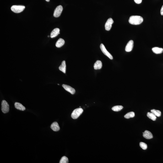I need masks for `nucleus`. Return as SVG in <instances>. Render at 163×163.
<instances>
[{"mask_svg":"<svg viewBox=\"0 0 163 163\" xmlns=\"http://www.w3.org/2000/svg\"><path fill=\"white\" fill-rule=\"evenodd\" d=\"M143 21V19L142 17L138 16H132L130 17L129 22L133 25H139Z\"/></svg>","mask_w":163,"mask_h":163,"instance_id":"f257e3e1","label":"nucleus"},{"mask_svg":"<svg viewBox=\"0 0 163 163\" xmlns=\"http://www.w3.org/2000/svg\"><path fill=\"white\" fill-rule=\"evenodd\" d=\"M83 111V109L81 108L76 109L72 112L71 116L73 119H76L82 114Z\"/></svg>","mask_w":163,"mask_h":163,"instance_id":"f03ea898","label":"nucleus"},{"mask_svg":"<svg viewBox=\"0 0 163 163\" xmlns=\"http://www.w3.org/2000/svg\"><path fill=\"white\" fill-rule=\"evenodd\" d=\"M25 8L24 6L14 5L11 7V9L15 13H19L23 12Z\"/></svg>","mask_w":163,"mask_h":163,"instance_id":"7ed1b4c3","label":"nucleus"},{"mask_svg":"<svg viewBox=\"0 0 163 163\" xmlns=\"http://www.w3.org/2000/svg\"><path fill=\"white\" fill-rule=\"evenodd\" d=\"M1 109L4 113H7L9 111V105L5 100H3L2 101Z\"/></svg>","mask_w":163,"mask_h":163,"instance_id":"20e7f679","label":"nucleus"},{"mask_svg":"<svg viewBox=\"0 0 163 163\" xmlns=\"http://www.w3.org/2000/svg\"><path fill=\"white\" fill-rule=\"evenodd\" d=\"M100 48L101 51H102L103 53L104 54L108 57L111 60L113 59V57L112 55L107 51L103 44H101L100 45Z\"/></svg>","mask_w":163,"mask_h":163,"instance_id":"39448f33","label":"nucleus"},{"mask_svg":"<svg viewBox=\"0 0 163 163\" xmlns=\"http://www.w3.org/2000/svg\"><path fill=\"white\" fill-rule=\"evenodd\" d=\"M63 10V8L62 6H59L56 7L55 9L54 13V16L55 17H58L61 16L62 11Z\"/></svg>","mask_w":163,"mask_h":163,"instance_id":"423d86ee","label":"nucleus"},{"mask_svg":"<svg viewBox=\"0 0 163 163\" xmlns=\"http://www.w3.org/2000/svg\"><path fill=\"white\" fill-rule=\"evenodd\" d=\"M114 23V21L112 18H110L108 19L105 23V30L109 31L111 29L112 25Z\"/></svg>","mask_w":163,"mask_h":163,"instance_id":"0eeeda50","label":"nucleus"},{"mask_svg":"<svg viewBox=\"0 0 163 163\" xmlns=\"http://www.w3.org/2000/svg\"><path fill=\"white\" fill-rule=\"evenodd\" d=\"M133 41L131 40L128 42L125 48V50L127 52H130L133 48Z\"/></svg>","mask_w":163,"mask_h":163,"instance_id":"6e6552de","label":"nucleus"},{"mask_svg":"<svg viewBox=\"0 0 163 163\" xmlns=\"http://www.w3.org/2000/svg\"><path fill=\"white\" fill-rule=\"evenodd\" d=\"M62 86L64 88L65 90L70 93L71 94H74L75 93V89L69 85L63 84L62 85Z\"/></svg>","mask_w":163,"mask_h":163,"instance_id":"1a4fd4ad","label":"nucleus"},{"mask_svg":"<svg viewBox=\"0 0 163 163\" xmlns=\"http://www.w3.org/2000/svg\"><path fill=\"white\" fill-rule=\"evenodd\" d=\"M143 136L147 139H151L153 138V134L151 132L147 130H146L143 132Z\"/></svg>","mask_w":163,"mask_h":163,"instance_id":"9d476101","label":"nucleus"},{"mask_svg":"<svg viewBox=\"0 0 163 163\" xmlns=\"http://www.w3.org/2000/svg\"><path fill=\"white\" fill-rule=\"evenodd\" d=\"M51 127L53 130L54 132H57L59 131L60 127L59 125L57 122H54L51 124Z\"/></svg>","mask_w":163,"mask_h":163,"instance_id":"9b49d317","label":"nucleus"},{"mask_svg":"<svg viewBox=\"0 0 163 163\" xmlns=\"http://www.w3.org/2000/svg\"><path fill=\"white\" fill-rule=\"evenodd\" d=\"M60 30L58 28H56L54 29L51 32V37L53 38L55 37L60 34Z\"/></svg>","mask_w":163,"mask_h":163,"instance_id":"f8f14e48","label":"nucleus"},{"mask_svg":"<svg viewBox=\"0 0 163 163\" xmlns=\"http://www.w3.org/2000/svg\"><path fill=\"white\" fill-rule=\"evenodd\" d=\"M15 106L16 109L21 111H24L25 110V108L20 103L16 102L15 104Z\"/></svg>","mask_w":163,"mask_h":163,"instance_id":"ddd939ff","label":"nucleus"},{"mask_svg":"<svg viewBox=\"0 0 163 163\" xmlns=\"http://www.w3.org/2000/svg\"><path fill=\"white\" fill-rule=\"evenodd\" d=\"M102 63L101 61H97L94 64V67L95 70L101 69L102 68Z\"/></svg>","mask_w":163,"mask_h":163,"instance_id":"4468645a","label":"nucleus"},{"mask_svg":"<svg viewBox=\"0 0 163 163\" xmlns=\"http://www.w3.org/2000/svg\"><path fill=\"white\" fill-rule=\"evenodd\" d=\"M66 62L65 61H63L62 62L61 65L59 67V69L64 73H66Z\"/></svg>","mask_w":163,"mask_h":163,"instance_id":"2eb2a0df","label":"nucleus"},{"mask_svg":"<svg viewBox=\"0 0 163 163\" xmlns=\"http://www.w3.org/2000/svg\"><path fill=\"white\" fill-rule=\"evenodd\" d=\"M65 44L64 40L62 39H59L56 44V47L58 48L61 47L64 45Z\"/></svg>","mask_w":163,"mask_h":163,"instance_id":"dca6fc26","label":"nucleus"},{"mask_svg":"<svg viewBox=\"0 0 163 163\" xmlns=\"http://www.w3.org/2000/svg\"><path fill=\"white\" fill-rule=\"evenodd\" d=\"M153 52L154 53L158 54L162 53L163 52V49L158 47H154L152 49Z\"/></svg>","mask_w":163,"mask_h":163,"instance_id":"f3484780","label":"nucleus"},{"mask_svg":"<svg viewBox=\"0 0 163 163\" xmlns=\"http://www.w3.org/2000/svg\"><path fill=\"white\" fill-rule=\"evenodd\" d=\"M147 116L148 117L153 121H155L156 120V116L151 112H148L147 113Z\"/></svg>","mask_w":163,"mask_h":163,"instance_id":"a211bd4d","label":"nucleus"},{"mask_svg":"<svg viewBox=\"0 0 163 163\" xmlns=\"http://www.w3.org/2000/svg\"><path fill=\"white\" fill-rule=\"evenodd\" d=\"M151 112L158 117H160L161 116V112L159 110L153 109L151 110Z\"/></svg>","mask_w":163,"mask_h":163,"instance_id":"6ab92c4d","label":"nucleus"},{"mask_svg":"<svg viewBox=\"0 0 163 163\" xmlns=\"http://www.w3.org/2000/svg\"><path fill=\"white\" fill-rule=\"evenodd\" d=\"M123 108V106L122 105H117V106H115L113 107L112 110L114 111H118L122 110Z\"/></svg>","mask_w":163,"mask_h":163,"instance_id":"aec40b11","label":"nucleus"},{"mask_svg":"<svg viewBox=\"0 0 163 163\" xmlns=\"http://www.w3.org/2000/svg\"><path fill=\"white\" fill-rule=\"evenodd\" d=\"M135 116V113L133 112H131L128 113L125 115L124 117L126 119H129L134 117Z\"/></svg>","mask_w":163,"mask_h":163,"instance_id":"412c9836","label":"nucleus"},{"mask_svg":"<svg viewBox=\"0 0 163 163\" xmlns=\"http://www.w3.org/2000/svg\"><path fill=\"white\" fill-rule=\"evenodd\" d=\"M68 159L65 156L62 157L60 161V163H68Z\"/></svg>","mask_w":163,"mask_h":163,"instance_id":"4be33fe9","label":"nucleus"},{"mask_svg":"<svg viewBox=\"0 0 163 163\" xmlns=\"http://www.w3.org/2000/svg\"><path fill=\"white\" fill-rule=\"evenodd\" d=\"M140 146L143 150H146L147 148V145L146 143L142 142H141L140 143Z\"/></svg>","mask_w":163,"mask_h":163,"instance_id":"5701e85b","label":"nucleus"},{"mask_svg":"<svg viewBox=\"0 0 163 163\" xmlns=\"http://www.w3.org/2000/svg\"><path fill=\"white\" fill-rule=\"evenodd\" d=\"M134 1L136 3L139 4L141 3L142 0H134Z\"/></svg>","mask_w":163,"mask_h":163,"instance_id":"b1692460","label":"nucleus"},{"mask_svg":"<svg viewBox=\"0 0 163 163\" xmlns=\"http://www.w3.org/2000/svg\"><path fill=\"white\" fill-rule=\"evenodd\" d=\"M160 13H161V15H163V5L162 7L161 10H160Z\"/></svg>","mask_w":163,"mask_h":163,"instance_id":"393cba45","label":"nucleus"},{"mask_svg":"<svg viewBox=\"0 0 163 163\" xmlns=\"http://www.w3.org/2000/svg\"><path fill=\"white\" fill-rule=\"evenodd\" d=\"M47 1V2H49V1H50V0H45Z\"/></svg>","mask_w":163,"mask_h":163,"instance_id":"a878e982","label":"nucleus"}]
</instances>
